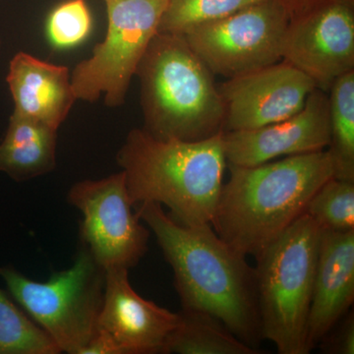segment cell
Wrapping results in <instances>:
<instances>
[{
  "instance_id": "9",
  "label": "cell",
  "mask_w": 354,
  "mask_h": 354,
  "mask_svg": "<svg viewBox=\"0 0 354 354\" xmlns=\"http://www.w3.org/2000/svg\"><path fill=\"white\" fill-rule=\"evenodd\" d=\"M68 202L82 213L83 246L102 269L129 270L138 264L148 249L150 234L133 213L124 172L74 184Z\"/></svg>"
},
{
  "instance_id": "22",
  "label": "cell",
  "mask_w": 354,
  "mask_h": 354,
  "mask_svg": "<svg viewBox=\"0 0 354 354\" xmlns=\"http://www.w3.org/2000/svg\"><path fill=\"white\" fill-rule=\"evenodd\" d=\"M46 30L50 43L58 48L85 41L92 30V16L85 0H68L53 9Z\"/></svg>"
},
{
  "instance_id": "8",
  "label": "cell",
  "mask_w": 354,
  "mask_h": 354,
  "mask_svg": "<svg viewBox=\"0 0 354 354\" xmlns=\"http://www.w3.org/2000/svg\"><path fill=\"white\" fill-rule=\"evenodd\" d=\"M288 23L278 0H266L183 36L214 75L232 79L281 62Z\"/></svg>"
},
{
  "instance_id": "10",
  "label": "cell",
  "mask_w": 354,
  "mask_h": 354,
  "mask_svg": "<svg viewBox=\"0 0 354 354\" xmlns=\"http://www.w3.org/2000/svg\"><path fill=\"white\" fill-rule=\"evenodd\" d=\"M281 57L329 92L354 70V11L351 0H326L288 23Z\"/></svg>"
},
{
  "instance_id": "12",
  "label": "cell",
  "mask_w": 354,
  "mask_h": 354,
  "mask_svg": "<svg viewBox=\"0 0 354 354\" xmlns=\"http://www.w3.org/2000/svg\"><path fill=\"white\" fill-rule=\"evenodd\" d=\"M221 140L228 165L237 167L326 150L330 140L329 95L316 88L304 108L288 120L256 129L223 131Z\"/></svg>"
},
{
  "instance_id": "5",
  "label": "cell",
  "mask_w": 354,
  "mask_h": 354,
  "mask_svg": "<svg viewBox=\"0 0 354 354\" xmlns=\"http://www.w3.org/2000/svg\"><path fill=\"white\" fill-rule=\"evenodd\" d=\"M321 230L306 214L255 258L261 334L281 354H307Z\"/></svg>"
},
{
  "instance_id": "14",
  "label": "cell",
  "mask_w": 354,
  "mask_h": 354,
  "mask_svg": "<svg viewBox=\"0 0 354 354\" xmlns=\"http://www.w3.org/2000/svg\"><path fill=\"white\" fill-rule=\"evenodd\" d=\"M354 300V230H321L306 327L308 353L348 313Z\"/></svg>"
},
{
  "instance_id": "2",
  "label": "cell",
  "mask_w": 354,
  "mask_h": 354,
  "mask_svg": "<svg viewBox=\"0 0 354 354\" xmlns=\"http://www.w3.org/2000/svg\"><path fill=\"white\" fill-rule=\"evenodd\" d=\"M332 177L327 150L253 167L230 165L212 225L237 253L256 258L304 215L310 199Z\"/></svg>"
},
{
  "instance_id": "20",
  "label": "cell",
  "mask_w": 354,
  "mask_h": 354,
  "mask_svg": "<svg viewBox=\"0 0 354 354\" xmlns=\"http://www.w3.org/2000/svg\"><path fill=\"white\" fill-rule=\"evenodd\" d=\"M304 214L324 232L354 230V183L332 177L312 196Z\"/></svg>"
},
{
  "instance_id": "4",
  "label": "cell",
  "mask_w": 354,
  "mask_h": 354,
  "mask_svg": "<svg viewBox=\"0 0 354 354\" xmlns=\"http://www.w3.org/2000/svg\"><path fill=\"white\" fill-rule=\"evenodd\" d=\"M135 75L143 129L152 136L201 141L225 131V104L215 75L183 35L158 32Z\"/></svg>"
},
{
  "instance_id": "7",
  "label": "cell",
  "mask_w": 354,
  "mask_h": 354,
  "mask_svg": "<svg viewBox=\"0 0 354 354\" xmlns=\"http://www.w3.org/2000/svg\"><path fill=\"white\" fill-rule=\"evenodd\" d=\"M108 32L92 57L77 65L71 85L77 100L95 102L104 95L109 108L123 106L137 67L158 32L167 0H104Z\"/></svg>"
},
{
  "instance_id": "16",
  "label": "cell",
  "mask_w": 354,
  "mask_h": 354,
  "mask_svg": "<svg viewBox=\"0 0 354 354\" xmlns=\"http://www.w3.org/2000/svg\"><path fill=\"white\" fill-rule=\"evenodd\" d=\"M57 130L13 111L0 143V171L16 181L29 180L55 169Z\"/></svg>"
},
{
  "instance_id": "21",
  "label": "cell",
  "mask_w": 354,
  "mask_h": 354,
  "mask_svg": "<svg viewBox=\"0 0 354 354\" xmlns=\"http://www.w3.org/2000/svg\"><path fill=\"white\" fill-rule=\"evenodd\" d=\"M263 1L266 0H167L158 32L184 35L197 26Z\"/></svg>"
},
{
  "instance_id": "25",
  "label": "cell",
  "mask_w": 354,
  "mask_h": 354,
  "mask_svg": "<svg viewBox=\"0 0 354 354\" xmlns=\"http://www.w3.org/2000/svg\"><path fill=\"white\" fill-rule=\"evenodd\" d=\"M0 46H1V41H0Z\"/></svg>"
},
{
  "instance_id": "6",
  "label": "cell",
  "mask_w": 354,
  "mask_h": 354,
  "mask_svg": "<svg viewBox=\"0 0 354 354\" xmlns=\"http://www.w3.org/2000/svg\"><path fill=\"white\" fill-rule=\"evenodd\" d=\"M0 277L14 299L62 353L80 354L92 341L104 300L106 271L86 247L69 269L55 272L44 283L9 266L0 268Z\"/></svg>"
},
{
  "instance_id": "24",
  "label": "cell",
  "mask_w": 354,
  "mask_h": 354,
  "mask_svg": "<svg viewBox=\"0 0 354 354\" xmlns=\"http://www.w3.org/2000/svg\"><path fill=\"white\" fill-rule=\"evenodd\" d=\"M286 9L290 19L300 17L320 6V0H278Z\"/></svg>"
},
{
  "instance_id": "23",
  "label": "cell",
  "mask_w": 354,
  "mask_h": 354,
  "mask_svg": "<svg viewBox=\"0 0 354 354\" xmlns=\"http://www.w3.org/2000/svg\"><path fill=\"white\" fill-rule=\"evenodd\" d=\"M341 325L328 333L320 342L324 353L332 354L354 353V316L353 312L344 317Z\"/></svg>"
},
{
  "instance_id": "18",
  "label": "cell",
  "mask_w": 354,
  "mask_h": 354,
  "mask_svg": "<svg viewBox=\"0 0 354 354\" xmlns=\"http://www.w3.org/2000/svg\"><path fill=\"white\" fill-rule=\"evenodd\" d=\"M330 140L328 147L334 178L354 183V70L329 91Z\"/></svg>"
},
{
  "instance_id": "17",
  "label": "cell",
  "mask_w": 354,
  "mask_h": 354,
  "mask_svg": "<svg viewBox=\"0 0 354 354\" xmlns=\"http://www.w3.org/2000/svg\"><path fill=\"white\" fill-rule=\"evenodd\" d=\"M180 322L167 342L165 353L256 354L216 317L196 310L183 309Z\"/></svg>"
},
{
  "instance_id": "1",
  "label": "cell",
  "mask_w": 354,
  "mask_h": 354,
  "mask_svg": "<svg viewBox=\"0 0 354 354\" xmlns=\"http://www.w3.org/2000/svg\"><path fill=\"white\" fill-rule=\"evenodd\" d=\"M171 266L183 309L216 317L232 334L257 349L262 339L255 269L223 241L211 225L177 223L155 202L137 205Z\"/></svg>"
},
{
  "instance_id": "13",
  "label": "cell",
  "mask_w": 354,
  "mask_h": 354,
  "mask_svg": "<svg viewBox=\"0 0 354 354\" xmlns=\"http://www.w3.org/2000/svg\"><path fill=\"white\" fill-rule=\"evenodd\" d=\"M128 271L124 268L106 271L97 332L108 337L116 354L165 353L180 314L139 295L130 283Z\"/></svg>"
},
{
  "instance_id": "3",
  "label": "cell",
  "mask_w": 354,
  "mask_h": 354,
  "mask_svg": "<svg viewBox=\"0 0 354 354\" xmlns=\"http://www.w3.org/2000/svg\"><path fill=\"white\" fill-rule=\"evenodd\" d=\"M221 136L183 141L132 129L116 160L133 206L155 202L167 207L181 225H212L227 164Z\"/></svg>"
},
{
  "instance_id": "11",
  "label": "cell",
  "mask_w": 354,
  "mask_h": 354,
  "mask_svg": "<svg viewBox=\"0 0 354 354\" xmlns=\"http://www.w3.org/2000/svg\"><path fill=\"white\" fill-rule=\"evenodd\" d=\"M315 82L281 62L218 86L225 109V131H241L288 120L304 108Z\"/></svg>"
},
{
  "instance_id": "19",
  "label": "cell",
  "mask_w": 354,
  "mask_h": 354,
  "mask_svg": "<svg viewBox=\"0 0 354 354\" xmlns=\"http://www.w3.org/2000/svg\"><path fill=\"white\" fill-rule=\"evenodd\" d=\"M57 344L0 290V354H57Z\"/></svg>"
},
{
  "instance_id": "15",
  "label": "cell",
  "mask_w": 354,
  "mask_h": 354,
  "mask_svg": "<svg viewBox=\"0 0 354 354\" xmlns=\"http://www.w3.org/2000/svg\"><path fill=\"white\" fill-rule=\"evenodd\" d=\"M15 113L58 130L76 102L69 69L20 51L6 77Z\"/></svg>"
}]
</instances>
